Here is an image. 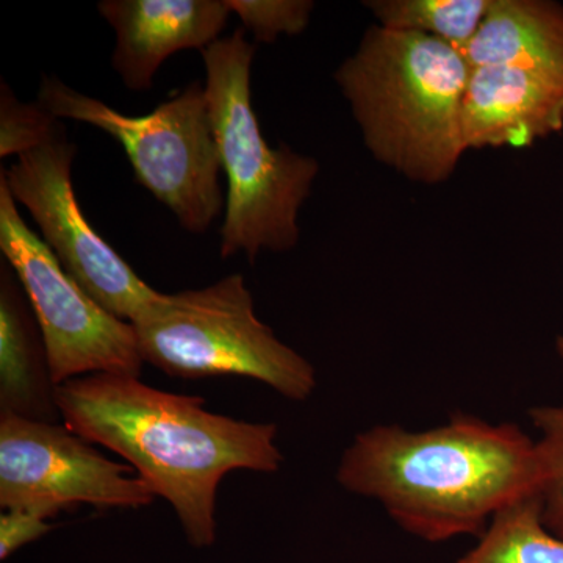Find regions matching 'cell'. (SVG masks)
<instances>
[{"label": "cell", "instance_id": "6da1fadb", "mask_svg": "<svg viewBox=\"0 0 563 563\" xmlns=\"http://www.w3.org/2000/svg\"><path fill=\"white\" fill-rule=\"evenodd\" d=\"M55 402L70 431L121 455L172 504L195 548L217 539V493L225 474L276 473L284 462L273 422L210 412L199 396L157 390L140 377H76L55 388Z\"/></svg>", "mask_w": 563, "mask_h": 563}, {"label": "cell", "instance_id": "7a4b0ae2", "mask_svg": "<svg viewBox=\"0 0 563 563\" xmlns=\"http://www.w3.org/2000/svg\"><path fill=\"white\" fill-rule=\"evenodd\" d=\"M336 481L383 504L404 531L440 543L481 536L496 514L540 495L542 461L517 424L457 413L431 431L376 426L358 433Z\"/></svg>", "mask_w": 563, "mask_h": 563}, {"label": "cell", "instance_id": "3957f363", "mask_svg": "<svg viewBox=\"0 0 563 563\" xmlns=\"http://www.w3.org/2000/svg\"><path fill=\"white\" fill-rule=\"evenodd\" d=\"M470 74L465 55L450 44L373 25L333 79L373 157L407 179L437 185L466 152L462 102Z\"/></svg>", "mask_w": 563, "mask_h": 563}, {"label": "cell", "instance_id": "277c9868", "mask_svg": "<svg viewBox=\"0 0 563 563\" xmlns=\"http://www.w3.org/2000/svg\"><path fill=\"white\" fill-rule=\"evenodd\" d=\"M254 55L243 29L202 52L211 124L228 179L220 254L243 252L251 263L262 251L298 246L299 211L320 173L313 157L287 144L272 147L263 136L251 101Z\"/></svg>", "mask_w": 563, "mask_h": 563}, {"label": "cell", "instance_id": "5b68a950", "mask_svg": "<svg viewBox=\"0 0 563 563\" xmlns=\"http://www.w3.org/2000/svg\"><path fill=\"white\" fill-rule=\"evenodd\" d=\"M131 324L144 363L168 376L250 377L291 401L317 388L312 363L258 320L242 274L201 290L158 292Z\"/></svg>", "mask_w": 563, "mask_h": 563}, {"label": "cell", "instance_id": "8992f818", "mask_svg": "<svg viewBox=\"0 0 563 563\" xmlns=\"http://www.w3.org/2000/svg\"><path fill=\"white\" fill-rule=\"evenodd\" d=\"M38 102L57 120L95 125L120 141L136 184L176 214L185 231L206 233L225 209L220 152L199 80L144 117H128L110 106L44 76Z\"/></svg>", "mask_w": 563, "mask_h": 563}, {"label": "cell", "instance_id": "52a82bcc", "mask_svg": "<svg viewBox=\"0 0 563 563\" xmlns=\"http://www.w3.org/2000/svg\"><path fill=\"white\" fill-rule=\"evenodd\" d=\"M0 251L38 321L55 387L90 374L141 376L144 361L131 322L107 312L63 269L51 247L22 220L2 180Z\"/></svg>", "mask_w": 563, "mask_h": 563}, {"label": "cell", "instance_id": "ba28073f", "mask_svg": "<svg viewBox=\"0 0 563 563\" xmlns=\"http://www.w3.org/2000/svg\"><path fill=\"white\" fill-rule=\"evenodd\" d=\"M76 151L58 121L46 140L2 169L0 180L14 202L32 214L63 269L107 312L132 322L158 291L133 272L81 213L73 187Z\"/></svg>", "mask_w": 563, "mask_h": 563}, {"label": "cell", "instance_id": "9c48e42d", "mask_svg": "<svg viewBox=\"0 0 563 563\" xmlns=\"http://www.w3.org/2000/svg\"><path fill=\"white\" fill-rule=\"evenodd\" d=\"M155 493L131 465L110 461L63 422L0 413V506L52 518L77 504L141 509Z\"/></svg>", "mask_w": 563, "mask_h": 563}, {"label": "cell", "instance_id": "30bf717a", "mask_svg": "<svg viewBox=\"0 0 563 563\" xmlns=\"http://www.w3.org/2000/svg\"><path fill=\"white\" fill-rule=\"evenodd\" d=\"M98 11L117 35L114 73L133 91L150 90L176 52H203L221 40L231 14L225 0H102Z\"/></svg>", "mask_w": 563, "mask_h": 563}, {"label": "cell", "instance_id": "8fae6325", "mask_svg": "<svg viewBox=\"0 0 563 563\" xmlns=\"http://www.w3.org/2000/svg\"><path fill=\"white\" fill-rule=\"evenodd\" d=\"M562 131V77L520 66L472 69L462 102L466 151L523 150Z\"/></svg>", "mask_w": 563, "mask_h": 563}, {"label": "cell", "instance_id": "7c38bea8", "mask_svg": "<svg viewBox=\"0 0 563 563\" xmlns=\"http://www.w3.org/2000/svg\"><path fill=\"white\" fill-rule=\"evenodd\" d=\"M55 384L43 333L11 266L0 272V413L57 420Z\"/></svg>", "mask_w": 563, "mask_h": 563}, {"label": "cell", "instance_id": "4fadbf2b", "mask_svg": "<svg viewBox=\"0 0 563 563\" xmlns=\"http://www.w3.org/2000/svg\"><path fill=\"white\" fill-rule=\"evenodd\" d=\"M463 55L472 69L520 66L563 79V5L553 0H492Z\"/></svg>", "mask_w": 563, "mask_h": 563}, {"label": "cell", "instance_id": "5bb4252c", "mask_svg": "<svg viewBox=\"0 0 563 563\" xmlns=\"http://www.w3.org/2000/svg\"><path fill=\"white\" fill-rule=\"evenodd\" d=\"M455 563H563V539L543 525L536 495L496 514L476 547Z\"/></svg>", "mask_w": 563, "mask_h": 563}, {"label": "cell", "instance_id": "9a60e30c", "mask_svg": "<svg viewBox=\"0 0 563 563\" xmlns=\"http://www.w3.org/2000/svg\"><path fill=\"white\" fill-rule=\"evenodd\" d=\"M492 0H368L366 9L390 31L421 33L462 52L479 31Z\"/></svg>", "mask_w": 563, "mask_h": 563}, {"label": "cell", "instance_id": "2e32d148", "mask_svg": "<svg viewBox=\"0 0 563 563\" xmlns=\"http://www.w3.org/2000/svg\"><path fill=\"white\" fill-rule=\"evenodd\" d=\"M542 461V520L548 531L563 539V406L529 409Z\"/></svg>", "mask_w": 563, "mask_h": 563}, {"label": "cell", "instance_id": "e0dca14e", "mask_svg": "<svg viewBox=\"0 0 563 563\" xmlns=\"http://www.w3.org/2000/svg\"><path fill=\"white\" fill-rule=\"evenodd\" d=\"M231 13L242 20L244 31L255 41L276 43L282 35L295 36L306 31L314 3L310 0H225Z\"/></svg>", "mask_w": 563, "mask_h": 563}, {"label": "cell", "instance_id": "ac0fdd59", "mask_svg": "<svg viewBox=\"0 0 563 563\" xmlns=\"http://www.w3.org/2000/svg\"><path fill=\"white\" fill-rule=\"evenodd\" d=\"M57 118L49 113L38 101L25 103L14 96L9 85L2 84L0 92V157L20 155L38 146L47 139Z\"/></svg>", "mask_w": 563, "mask_h": 563}, {"label": "cell", "instance_id": "d6986e66", "mask_svg": "<svg viewBox=\"0 0 563 563\" xmlns=\"http://www.w3.org/2000/svg\"><path fill=\"white\" fill-rule=\"evenodd\" d=\"M54 529L49 518L25 509L3 510L0 515V559L7 561L25 544L35 542Z\"/></svg>", "mask_w": 563, "mask_h": 563}, {"label": "cell", "instance_id": "ffe728a7", "mask_svg": "<svg viewBox=\"0 0 563 563\" xmlns=\"http://www.w3.org/2000/svg\"><path fill=\"white\" fill-rule=\"evenodd\" d=\"M555 351H558L559 357H561L563 362V335H559L558 339H555Z\"/></svg>", "mask_w": 563, "mask_h": 563}]
</instances>
